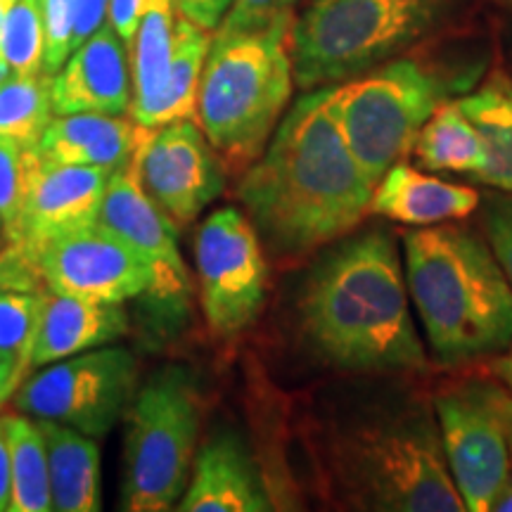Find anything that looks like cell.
I'll return each mask as SVG.
<instances>
[{"instance_id":"obj_1","label":"cell","mask_w":512,"mask_h":512,"mask_svg":"<svg viewBox=\"0 0 512 512\" xmlns=\"http://www.w3.org/2000/svg\"><path fill=\"white\" fill-rule=\"evenodd\" d=\"M332 86L306 91L238 185L249 221L278 256H302L342 238L370 211L366 174L330 110Z\"/></svg>"},{"instance_id":"obj_2","label":"cell","mask_w":512,"mask_h":512,"mask_svg":"<svg viewBox=\"0 0 512 512\" xmlns=\"http://www.w3.org/2000/svg\"><path fill=\"white\" fill-rule=\"evenodd\" d=\"M302 325L323 361L351 373H425L406 275L382 230L344 242L316 268L302 297Z\"/></svg>"},{"instance_id":"obj_3","label":"cell","mask_w":512,"mask_h":512,"mask_svg":"<svg viewBox=\"0 0 512 512\" xmlns=\"http://www.w3.org/2000/svg\"><path fill=\"white\" fill-rule=\"evenodd\" d=\"M406 285L441 366L510 349L512 285L489 242L463 226H427L403 235Z\"/></svg>"},{"instance_id":"obj_4","label":"cell","mask_w":512,"mask_h":512,"mask_svg":"<svg viewBox=\"0 0 512 512\" xmlns=\"http://www.w3.org/2000/svg\"><path fill=\"white\" fill-rule=\"evenodd\" d=\"M294 12L259 27L211 31L197 124L230 169H247L285 117L294 88Z\"/></svg>"},{"instance_id":"obj_5","label":"cell","mask_w":512,"mask_h":512,"mask_svg":"<svg viewBox=\"0 0 512 512\" xmlns=\"http://www.w3.org/2000/svg\"><path fill=\"white\" fill-rule=\"evenodd\" d=\"M470 0H306L294 15V86L313 91L370 72L420 46Z\"/></svg>"},{"instance_id":"obj_6","label":"cell","mask_w":512,"mask_h":512,"mask_svg":"<svg viewBox=\"0 0 512 512\" xmlns=\"http://www.w3.org/2000/svg\"><path fill=\"white\" fill-rule=\"evenodd\" d=\"M342 489L361 510L463 512L439 425L425 406L366 415L337 444Z\"/></svg>"},{"instance_id":"obj_7","label":"cell","mask_w":512,"mask_h":512,"mask_svg":"<svg viewBox=\"0 0 512 512\" xmlns=\"http://www.w3.org/2000/svg\"><path fill=\"white\" fill-rule=\"evenodd\" d=\"M451 81L418 57L399 55L335 83L330 110L358 164L377 183L413 152L427 119L448 100Z\"/></svg>"},{"instance_id":"obj_8","label":"cell","mask_w":512,"mask_h":512,"mask_svg":"<svg viewBox=\"0 0 512 512\" xmlns=\"http://www.w3.org/2000/svg\"><path fill=\"white\" fill-rule=\"evenodd\" d=\"M202 399L183 368H162L140 389L126 420L121 508L174 510L188 489Z\"/></svg>"},{"instance_id":"obj_9","label":"cell","mask_w":512,"mask_h":512,"mask_svg":"<svg viewBox=\"0 0 512 512\" xmlns=\"http://www.w3.org/2000/svg\"><path fill=\"white\" fill-rule=\"evenodd\" d=\"M448 472L465 510L486 512L510 479L512 392L486 380H467L434 399Z\"/></svg>"},{"instance_id":"obj_10","label":"cell","mask_w":512,"mask_h":512,"mask_svg":"<svg viewBox=\"0 0 512 512\" xmlns=\"http://www.w3.org/2000/svg\"><path fill=\"white\" fill-rule=\"evenodd\" d=\"M138 361L126 347H100L38 368L17 387L15 408L102 439L136 392Z\"/></svg>"},{"instance_id":"obj_11","label":"cell","mask_w":512,"mask_h":512,"mask_svg":"<svg viewBox=\"0 0 512 512\" xmlns=\"http://www.w3.org/2000/svg\"><path fill=\"white\" fill-rule=\"evenodd\" d=\"M110 176L100 166L41 162L34 152L17 230L0 254V287L36 290L43 249L69 230L98 221Z\"/></svg>"},{"instance_id":"obj_12","label":"cell","mask_w":512,"mask_h":512,"mask_svg":"<svg viewBox=\"0 0 512 512\" xmlns=\"http://www.w3.org/2000/svg\"><path fill=\"white\" fill-rule=\"evenodd\" d=\"M202 313L223 337L238 335L266 302V259L259 233L235 207L216 209L195 235Z\"/></svg>"},{"instance_id":"obj_13","label":"cell","mask_w":512,"mask_h":512,"mask_svg":"<svg viewBox=\"0 0 512 512\" xmlns=\"http://www.w3.org/2000/svg\"><path fill=\"white\" fill-rule=\"evenodd\" d=\"M138 181L176 226L192 223L223 192L226 169L195 119L150 128L133 155Z\"/></svg>"},{"instance_id":"obj_14","label":"cell","mask_w":512,"mask_h":512,"mask_svg":"<svg viewBox=\"0 0 512 512\" xmlns=\"http://www.w3.org/2000/svg\"><path fill=\"white\" fill-rule=\"evenodd\" d=\"M38 273L48 292L105 304H124L155 283L145 261L98 221L50 242Z\"/></svg>"},{"instance_id":"obj_15","label":"cell","mask_w":512,"mask_h":512,"mask_svg":"<svg viewBox=\"0 0 512 512\" xmlns=\"http://www.w3.org/2000/svg\"><path fill=\"white\" fill-rule=\"evenodd\" d=\"M98 223L112 230L152 271V297L174 309H185L190 299V273L178 247L176 223L147 197L138 181L133 157L112 171L98 214Z\"/></svg>"},{"instance_id":"obj_16","label":"cell","mask_w":512,"mask_h":512,"mask_svg":"<svg viewBox=\"0 0 512 512\" xmlns=\"http://www.w3.org/2000/svg\"><path fill=\"white\" fill-rule=\"evenodd\" d=\"M50 95L55 114H131V57L112 24L67 57L53 74Z\"/></svg>"},{"instance_id":"obj_17","label":"cell","mask_w":512,"mask_h":512,"mask_svg":"<svg viewBox=\"0 0 512 512\" xmlns=\"http://www.w3.org/2000/svg\"><path fill=\"white\" fill-rule=\"evenodd\" d=\"M273 505L247 446L223 432L200 448L188 489L176 510L183 512H264Z\"/></svg>"},{"instance_id":"obj_18","label":"cell","mask_w":512,"mask_h":512,"mask_svg":"<svg viewBox=\"0 0 512 512\" xmlns=\"http://www.w3.org/2000/svg\"><path fill=\"white\" fill-rule=\"evenodd\" d=\"M147 133L150 128L128 114H55L34 152L48 164L117 171L136 155Z\"/></svg>"},{"instance_id":"obj_19","label":"cell","mask_w":512,"mask_h":512,"mask_svg":"<svg viewBox=\"0 0 512 512\" xmlns=\"http://www.w3.org/2000/svg\"><path fill=\"white\" fill-rule=\"evenodd\" d=\"M479 202H482V197L475 188L422 174L406 159H401V162L389 166L380 181L375 183L370 214L406 223V226L427 228L465 219L479 207Z\"/></svg>"},{"instance_id":"obj_20","label":"cell","mask_w":512,"mask_h":512,"mask_svg":"<svg viewBox=\"0 0 512 512\" xmlns=\"http://www.w3.org/2000/svg\"><path fill=\"white\" fill-rule=\"evenodd\" d=\"M128 332V316L121 304L91 302L46 292L38 337L29 370H38L83 351L107 347Z\"/></svg>"},{"instance_id":"obj_21","label":"cell","mask_w":512,"mask_h":512,"mask_svg":"<svg viewBox=\"0 0 512 512\" xmlns=\"http://www.w3.org/2000/svg\"><path fill=\"white\" fill-rule=\"evenodd\" d=\"M174 0H147L136 36L128 46L133 74L131 117L147 128L159 126L176 43Z\"/></svg>"},{"instance_id":"obj_22","label":"cell","mask_w":512,"mask_h":512,"mask_svg":"<svg viewBox=\"0 0 512 512\" xmlns=\"http://www.w3.org/2000/svg\"><path fill=\"white\" fill-rule=\"evenodd\" d=\"M48 448L50 496L57 512L102 508L100 446L93 437L53 420H38Z\"/></svg>"},{"instance_id":"obj_23","label":"cell","mask_w":512,"mask_h":512,"mask_svg":"<svg viewBox=\"0 0 512 512\" xmlns=\"http://www.w3.org/2000/svg\"><path fill=\"white\" fill-rule=\"evenodd\" d=\"M458 105L484 145V166L472 178L512 192V79L496 69Z\"/></svg>"},{"instance_id":"obj_24","label":"cell","mask_w":512,"mask_h":512,"mask_svg":"<svg viewBox=\"0 0 512 512\" xmlns=\"http://www.w3.org/2000/svg\"><path fill=\"white\" fill-rule=\"evenodd\" d=\"M10 448L12 498L10 512H50L48 448L41 425L27 413L0 415Z\"/></svg>"},{"instance_id":"obj_25","label":"cell","mask_w":512,"mask_h":512,"mask_svg":"<svg viewBox=\"0 0 512 512\" xmlns=\"http://www.w3.org/2000/svg\"><path fill=\"white\" fill-rule=\"evenodd\" d=\"M413 152L427 171L475 176L484 166V145L477 128L460 110L458 100H446L427 119L415 138Z\"/></svg>"},{"instance_id":"obj_26","label":"cell","mask_w":512,"mask_h":512,"mask_svg":"<svg viewBox=\"0 0 512 512\" xmlns=\"http://www.w3.org/2000/svg\"><path fill=\"white\" fill-rule=\"evenodd\" d=\"M53 76L10 74L0 83V136L15 140L24 150H36L43 133L55 117Z\"/></svg>"},{"instance_id":"obj_27","label":"cell","mask_w":512,"mask_h":512,"mask_svg":"<svg viewBox=\"0 0 512 512\" xmlns=\"http://www.w3.org/2000/svg\"><path fill=\"white\" fill-rule=\"evenodd\" d=\"M211 41V31L197 27L188 17H176V43L174 60H171L169 86H166L159 126L178 119L197 121V95H200V81L204 60Z\"/></svg>"},{"instance_id":"obj_28","label":"cell","mask_w":512,"mask_h":512,"mask_svg":"<svg viewBox=\"0 0 512 512\" xmlns=\"http://www.w3.org/2000/svg\"><path fill=\"white\" fill-rule=\"evenodd\" d=\"M0 50L12 74H43L46 60V19L43 0H17L0 27Z\"/></svg>"},{"instance_id":"obj_29","label":"cell","mask_w":512,"mask_h":512,"mask_svg":"<svg viewBox=\"0 0 512 512\" xmlns=\"http://www.w3.org/2000/svg\"><path fill=\"white\" fill-rule=\"evenodd\" d=\"M43 306H46V292L0 287V349L17 358L22 375L29 370Z\"/></svg>"},{"instance_id":"obj_30","label":"cell","mask_w":512,"mask_h":512,"mask_svg":"<svg viewBox=\"0 0 512 512\" xmlns=\"http://www.w3.org/2000/svg\"><path fill=\"white\" fill-rule=\"evenodd\" d=\"M31 164L34 150H24L15 140L0 136V221L5 240H10L17 230Z\"/></svg>"},{"instance_id":"obj_31","label":"cell","mask_w":512,"mask_h":512,"mask_svg":"<svg viewBox=\"0 0 512 512\" xmlns=\"http://www.w3.org/2000/svg\"><path fill=\"white\" fill-rule=\"evenodd\" d=\"M76 0H43V19H46V60L43 74L53 76L72 55Z\"/></svg>"},{"instance_id":"obj_32","label":"cell","mask_w":512,"mask_h":512,"mask_svg":"<svg viewBox=\"0 0 512 512\" xmlns=\"http://www.w3.org/2000/svg\"><path fill=\"white\" fill-rule=\"evenodd\" d=\"M482 223L486 242L512 285V192L486 197Z\"/></svg>"},{"instance_id":"obj_33","label":"cell","mask_w":512,"mask_h":512,"mask_svg":"<svg viewBox=\"0 0 512 512\" xmlns=\"http://www.w3.org/2000/svg\"><path fill=\"white\" fill-rule=\"evenodd\" d=\"M297 5L299 0H233L219 27H259V24L273 22L275 17L294 12Z\"/></svg>"},{"instance_id":"obj_34","label":"cell","mask_w":512,"mask_h":512,"mask_svg":"<svg viewBox=\"0 0 512 512\" xmlns=\"http://www.w3.org/2000/svg\"><path fill=\"white\" fill-rule=\"evenodd\" d=\"M105 24H110V0H76L72 53Z\"/></svg>"},{"instance_id":"obj_35","label":"cell","mask_w":512,"mask_h":512,"mask_svg":"<svg viewBox=\"0 0 512 512\" xmlns=\"http://www.w3.org/2000/svg\"><path fill=\"white\" fill-rule=\"evenodd\" d=\"M178 15L188 17L197 27L214 31L228 15L233 0H174Z\"/></svg>"},{"instance_id":"obj_36","label":"cell","mask_w":512,"mask_h":512,"mask_svg":"<svg viewBox=\"0 0 512 512\" xmlns=\"http://www.w3.org/2000/svg\"><path fill=\"white\" fill-rule=\"evenodd\" d=\"M145 3L147 0H110V24L121 36V41L126 43V48L131 46L133 36H136Z\"/></svg>"},{"instance_id":"obj_37","label":"cell","mask_w":512,"mask_h":512,"mask_svg":"<svg viewBox=\"0 0 512 512\" xmlns=\"http://www.w3.org/2000/svg\"><path fill=\"white\" fill-rule=\"evenodd\" d=\"M12 498V472H10V448L5 437L3 420H0V512L10 510Z\"/></svg>"},{"instance_id":"obj_38","label":"cell","mask_w":512,"mask_h":512,"mask_svg":"<svg viewBox=\"0 0 512 512\" xmlns=\"http://www.w3.org/2000/svg\"><path fill=\"white\" fill-rule=\"evenodd\" d=\"M22 377L24 375L17 358L0 349V396L15 394V389L22 384Z\"/></svg>"},{"instance_id":"obj_39","label":"cell","mask_w":512,"mask_h":512,"mask_svg":"<svg viewBox=\"0 0 512 512\" xmlns=\"http://www.w3.org/2000/svg\"><path fill=\"white\" fill-rule=\"evenodd\" d=\"M491 510H494V512H512V479H508L503 489L498 491L494 503H491Z\"/></svg>"},{"instance_id":"obj_40","label":"cell","mask_w":512,"mask_h":512,"mask_svg":"<svg viewBox=\"0 0 512 512\" xmlns=\"http://www.w3.org/2000/svg\"><path fill=\"white\" fill-rule=\"evenodd\" d=\"M498 375H501L505 387H508L512 392V344H510V354L498 361Z\"/></svg>"},{"instance_id":"obj_41","label":"cell","mask_w":512,"mask_h":512,"mask_svg":"<svg viewBox=\"0 0 512 512\" xmlns=\"http://www.w3.org/2000/svg\"><path fill=\"white\" fill-rule=\"evenodd\" d=\"M10 74H12L10 64H8V60H5L3 50H0V83H3L5 79H8V76H10Z\"/></svg>"},{"instance_id":"obj_42","label":"cell","mask_w":512,"mask_h":512,"mask_svg":"<svg viewBox=\"0 0 512 512\" xmlns=\"http://www.w3.org/2000/svg\"><path fill=\"white\" fill-rule=\"evenodd\" d=\"M10 8H12V3H8V0H0V27H3L5 15H8Z\"/></svg>"},{"instance_id":"obj_43","label":"cell","mask_w":512,"mask_h":512,"mask_svg":"<svg viewBox=\"0 0 512 512\" xmlns=\"http://www.w3.org/2000/svg\"><path fill=\"white\" fill-rule=\"evenodd\" d=\"M8 399H10V396H0V411H3V406L8 403Z\"/></svg>"},{"instance_id":"obj_44","label":"cell","mask_w":512,"mask_h":512,"mask_svg":"<svg viewBox=\"0 0 512 512\" xmlns=\"http://www.w3.org/2000/svg\"><path fill=\"white\" fill-rule=\"evenodd\" d=\"M0 235H3V221H0Z\"/></svg>"},{"instance_id":"obj_45","label":"cell","mask_w":512,"mask_h":512,"mask_svg":"<svg viewBox=\"0 0 512 512\" xmlns=\"http://www.w3.org/2000/svg\"><path fill=\"white\" fill-rule=\"evenodd\" d=\"M503 3H508V5H512V0H503Z\"/></svg>"},{"instance_id":"obj_46","label":"cell","mask_w":512,"mask_h":512,"mask_svg":"<svg viewBox=\"0 0 512 512\" xmlns=\"http://www.w3.org/2000/svg\"><path fill=\"white\" fill-rule=\"evenodd\" d=\"M8 3H12V5H15V3H17V0H8Z\"/></svg>"}]
</instances>
